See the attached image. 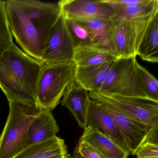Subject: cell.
Here are the masks:
<instances>
[{"instance_id": "cell-9", "label": "cell", "mask_w": 158, "mask_h": 158, "mask_svg": "<svg viewBox=\"0 0 158 158\" xmlns=\"http://www.w3.org/2000/svg\"><path fill=\"white\" fill-rule=\"evenodd\" d=\"M96 102H98L112 117L131 155H135L137 150L145 142L151 131L158 129H150L144 124L123 113L108 102L102 101Z\"/></svg>"}, {"instance_id": "cell-15", "label": "cell", "mask_w": 158, "mask_h": 158, "mask_svg": "<svg viewBox=\"0 0 158 158\" xmlns=\"http://www.w3.org/2000/svg\"><path fill=\"white\" fill-rule=\"evenodd\" d=\"M81 139L104 158H127L129 153L98 129L86 127Z\"/></svg>"}, {"instance_id": "cell-13", "label": "cell", "mask_w": 158, "mask_h": 158, "mask_svg": "<svg viewBox=\"0 0 158 158\" xmlns=\"http://www.w3.org/2000/svg\"><path fill=\"white\" fill-rule=\"evenodd\" d=\"M59 129L52 112L39 109L29 126L25 148L56 136Z\"/></svg>"}, {"instance_id": "cell-24", "label": "cell", "mask_w": 158, "mask_h": 158, "mask_svg": "<svg viewBox=\"0 0 158 158\" xmlns=\"http://www.w3.org/2000/svg\"><path fill=\"white\" fill-rule=\"evenodd\" d=\"M70 158H104L85 141L80 138Z\"/></svg>"}, {"instance_id": "cell-6", "label": "cell", "mask_w": 158, "mask_h": 158, "mask_svg": "<svg viewBox=\"0 0 158 158\" xmlns=\"http://www.w3.org/2000/svg\"><path fill=\"white\" fill-rule=\"evenodd\" d=\"M156 14L138 20H111L112 26L109 35V48L119 59L137 56L140 41L150 22Z\"/></svg>"}, {"instance_id": "cell-10", "label": "cell", "mask_w": 158, "mask_h": 158, "mask_svg": "<svg viewBox=\"0 0 158 158\" xmlns=\"http://www.w3.org/2000/svg\"><path fill=\"white\" fill-rule=\"evenodd\" d=\"M57 3L61 15L67 19L111 18L114 14L113 9L102 0H61Z\"/></svg>"}, {"instance_id": "cell-16", "label": "cell", "mask_w": 158, "mask_h": 158, "mask_svg": "<svg viewBox=\"0 0 158 158\" xmlns=\"http://www.w3.org/2000/svg\"><path fill=\"white\" fill-rule=\"evenodd\" d=\"M115 61L92 66L76 65L74 78L89 92H98L106 80Z\"/></svg>"}, {"instance_id": "cell-1", "label": "cell", "mask_w": 158, "mask_h": 158, "mask_svg": "<svg viewBox=\"0 0 158 158\" xmlns=\"http://www.w3.org/2000/svg\"><path fill=\"white\" fill-rule=\"evenodd\" d=\"M5 10L13 37L24 52L41 62L46 43L60 16L58 3L7 0Z\"/></svg>"}, {"instance_id": "cell-20", "label": "cell", "mask_w": 158, "mask_h": 158, "mask_svg": "<svg viewBox=\"0 0 158 158\" xmlns=\"http://www.w3.org/2000/svg\"><path fill=\"white\" fill-rule=\"evenodd\" d=\"M158 13V0H150L146 4L114 12L112 21L144 19Z\"/></svg>"}, {"instance_id": "cell-3", "label": "cell", "mask_w": 158, "mask_h": 158, "mask_svg": "<svg viewBox=\"0 0 158 158\" xmlns=\"http://www.w3.org/2000/svg\"><path fill=\"white\" fill-rule=\"evenodd\" d=\"M74 62L43 64L36 92V106L52 111L59 104L66 89L74 79Z\"/></svg>"}, {"instance_id": "cell-5", "label": "cell", "mask_w": 158, "mask_h": 158, "mask_svg": "<svg viewBox=\"0 0 158 158\" xmlns=\"http://www.w3.org/2000/svg\"><path fill=\"white\" fill-rule=\"evenodd\" d=\"M137 62L136 56L117 59L112 66L103 85L96 92L106 96L149 99L138 76Z\"/></svg>"}, {"instance_id": "cell-11", "label": "cell", "mask_w": 158, "mask_h": 158, "mask_svg": "<svg viewBox=\"0 0 158 158\" xmlns=\"http://www.w3.org/2000/svg\"><path fill=\"white\" fill-rule=\"evenodd\" d=\"M86 127L98 129L129 153L123 138L112 117L98 102L93 100H90L89 108Z\"/></svg>"}, {"instance_id": "cell-8", "label": "cell", "mask_w": 158, "mask_h": 158, "mask_svg": "<svg viewBox=\"0 0 158 158\" xmlns=\"http://www.w3.org/2000/svg\"><path fill=\"white\" fill-rule=\"evenodd\" d=\"M75 48L60 15L45 46L41 62L44 64L74 61Z\"/></svg>"}, {"instance_id": "cell-19", "label": "cell", "mask_w": 158, "mask_h": 158, "mask_svg": "<svg viewBox=\"0 0 158 158\" xmlns=\"http://www.w3.org/2000/svg\"><path fill=\"white\" fill-rule=\"evenodd\" d=\"M75 21L86 27L93 39V44L109 48V35L112 26L110 18H93Z\"/></svg>"}, {"instance_id": "cell-2", "label": "cell", "mask_w": 158, "mask_h": 158, "mask_svg": "<svg viewBox=\"0 0 158 158\" xmlns=\"http://www.w3.org/2000/svg\"><path fill=\"white\" fill-rule=\"evenodd\" d=\"M43 64L14 43L0 56V89L8 101L36 106V92Z\"/></svg>"}, {"instance_id": "cell-12", "label": "cell", "mask_w": 158, "mask_h": 158, "mask_svg": "<svg viewBox=\"0 0 158 158\" xmlns=\"http://www.w3.org/2000/svg\"><path fill=\"white\" fill-rule=\"evenodd\" d=\"M62 98L61 105L71 111L78 125L85 129L86 127L88 112L91 100L88 91L74 78Z\"/></svg>"}, {"instance_id": "cell-26", "label": "cell", "mask_w": 158, "mask_h": 158, "mask_svg": "<svg viewBox=\"0 0 158 158\" xmlns=\"http://www.w3.org/2000/svg\"><path fill=\"white\" fill-rule=\"evenodd\" d=\"M109 5L114 12L146 4L150 0H102Z\"/></svg>"}, {"instance_id": "cell-23", "label": "cell", "mask_w": 158, "mask_h": 158, "mask_svg": "<svg viewBox=\"0 0 158 158\" xmlns=\"http://www.w3.org/2000/svg\"><path fill=\"white\" fill-rule=\"evenodd\" d=\"M13 44L6 17L5 1L0 0V56Z\"/></svg>"}, {"instance_id": "cell-25", "label": "cell", "mask_w": 158, "mask_h": 158, "mask_svg": "<svg viewBox=\"0 0 158 158\" xmlns=\"http://www.w3.org/2000/svg\"><path fill=\"white\" fill-rule=\"evenodd\" d=\"M135 155L137 158H158V140L146 139Z\"/></svg>"}, {"instance_id": "cell-4", "label": "cell", "mask_w": 158, "mask_h": 158, "mask_svg": "<svg viewBox=\"0 0 158 158\" xmlns=\"http://www.w3.org/2000/svg\"><path fill=\"white\" fill-rule=\"evenodd\" d=\"M9 103V116L0 135V158H13L25 148L29 126L39 110L15 101Z\"/></svg>"}, {"instance_id": "cell-7", "label": "cell", "mask_w": 158, "mask_h": 158, "mask_svg": "<svg viewBox=\"0 0 158 158\" xmlns=\"http://www.w3.org/2000/svg\"><path fill=\"white\" fill-rule=\"evenodd\" d=\"M89 93L91 100L108 102L150 129L158 128V102L145 98L106 96L96 92Z\"/></svg>"}, {"instance_id": "cell-22", "label": "cell", "mask_w": 158, "mask_h": 158, "mask_svg": "<svg viewBox=\"0 0 158 158\" xmlns=\"http://www.w3.org/2000/svg\"><path fill=\"white\" fill-rule=\"evenodd\" d=\"M136 67L139 78L147 97L149 99L158 102V82L157 79L138 61Z\"/></svg>"}, {"instance_id": "cell-14", "label": "cell", "mask_w": 158, "mask_h": 158, "mask_svg": "<svg viewBox=\"0 0 158 158\" xmlns=\"http://www.w3.org/2000/svg\"><path fill=\"white\" fill-rule=\"evenodd\" d=\"M13 158H70L63 139L56 136L26 147Z\"/></svg>"}, {"instance_id": "cell-21", "label": "cell", "mask_w": 158, "mask_h": 158, "mask_svg": "<svg viewBox=\"0 0 158 158\" xmlns=\"http://www.w3.org/2000/svg\"><path fill=\"white\" fill-rule=\"evenodd\" d=\"M64 19L75 49L93 44L92 36L85 27L75 20Z\"/></svg>"}, {"instance_id": "cell-17", "label": "cell", "mask_w": 158, "mask_h": 158, "mask_svg": "<svg viewBox=\"0 0 158 158\" xmlns=\"http://www.w3.org/2000/svg\"><path fill=\"white\" fill-rule=\"evenodd\" d=\"M119 59L110 48L92 44L76 49L74 62L77 66L98 65Z\"/></svg>"}, {"instance_id": "cell-18", "label": "cell", "mask_w": 158, "mask_h": 158, "mask_svg": "<svg viewBox=\"0 0 158 158\" xmlns=\"http://www.w3.org/2000/svg\"><path fill=\"white\" fill-rule=\"evenodd\" d=\"M141 60L158 62V14L151 19L139 45L137 52Z\"/></svg>"}]
</instances>
